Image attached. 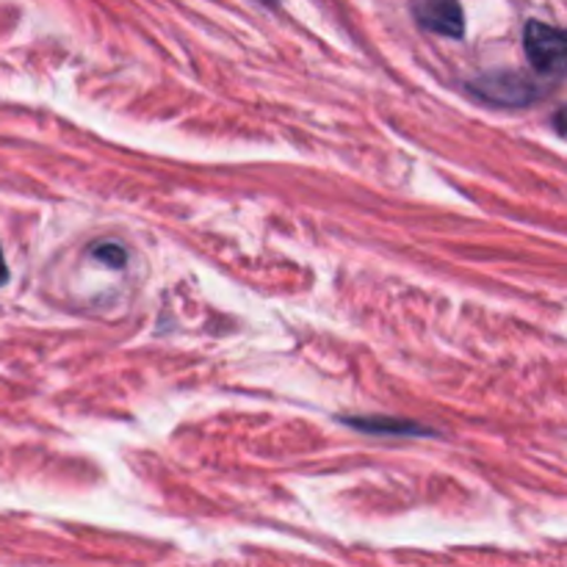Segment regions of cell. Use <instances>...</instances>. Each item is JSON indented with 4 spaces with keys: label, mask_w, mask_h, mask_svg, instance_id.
Segmentation results:
<instances>
[{
    "label": "cell",
    "mask_w": 567,
    "mask_h": 567,
    "mask_svg": "<svg viewBox=\"0 0 567 567\" xmlns=\"http://www.w3.org/2000/svg\"><path fill=\"white\" fill-rule=\"evenodd\" d=\"M554 127H557V133L563 138H567V105H563V109L554 114Z\"/></svg>",
    "instance_id": "cell-6"
},
{
    "label": "cell",
    "mask_w": 567,
    "mask_h": 567,
    "mask_svg": "<svg viewBox=\"0 0 567 567\" xmlns=\"http://www.w3.org/2000/svg\"><path fill=\"white\" fill-rule=\"evenodd\" d=\"M524 50L529 64L546 78L567 75V31L529 20L524 28Z\"/></svg>",
    "instance_id": "cell-1"
},
{
    "label": "cell",
    "mask_w": 567,
    "mask_h": 567,
    "mask_svg": "<svg viewBox=\"0 0 567 567\" xmlns=\"http://www.w3.org/2000/svg\"><path fill=\"white\" fill-rule=\"evenodd\" d=\"M468 92L485 103L502 105V109H524L543 97V89L520 72H487L468 83Z\"/></svg>",
    "instance_id": "cell-2"
},
{
    "label": "cell",
    "mask_w": 567,
    "mask_h": 567,
    "mask_svg": "<svg viewBox=\"0 0 567 567\" xmlns=\"http://www.w3.org/2000/svg\"><path fill=\"white\" fill-rule=\"evenodd\" d=\"M410 9L424 31L449 39L465 37V17L460 0H413Z\"/></svg>",
    "instance_id": "cell-3"
},
{
    "label": "cell",
    "mask_w": 567,
    "mask_h": 567,
    "mask_svg": "<svg viewBox=\"0 0 567 567\" xmlns=\"http://www.w3.org/2000/svg\"><path fill=\"white\" fill-rule=\"evenodd\" d=\"M260 3H269V6H277V3H280V0H260Z\"/></svg>",
    "instance_id": "cell-7"
},
{
    "label": "cell",
    "mask_w": 567,
    "mask_h": 567,
    "mask_svg": "<svg viewBox=\"0 0 567 567\" xmlns=\"http://www.w3.org/2000/svg\"><path fill=\"white\" fill-rule=\"evenodd\" d=\"M92 255L97 260H103L105 266H116V269H122V266H125V260H127L125 249H122L120 244H114V241L100 244V247L92 249Z\"/></svg>",
    "instance_id": "cell-5"
},
{
    "label": "cell",
    "mask_w": 567,
    "mask_h": 567,
    "mask_svg": "<svg viewBox=\"0 0 567 567\" xmlns=\"http://www.w3.org/2000/svg\"><path fill=\"white\" fill-rule=\"evenodd\" d=\"M349 426L363 432H393V435H426L424 426L410 421H385V419H347Z\"/></svg>",
    "instance_id": "cell-4"
}]
</instances>
